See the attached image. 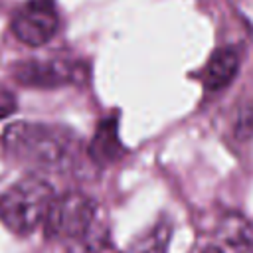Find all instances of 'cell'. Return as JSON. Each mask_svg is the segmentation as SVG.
Listing matches in <instances>:
<instances>
[{"label": "cell", "instance_id": "cell-13", "mask_svg": "<svg viewBox=\"0 0 253 253\" xmlns=\"http://www.w3.org/2000/svg\"><path fill=\"white\" fill-rule=\"evenodd\" d=\"M107 253H115V251H111V249H109V251H107Z\"/></svg>", "mask_w": 253, "mask_h": 253}, {"label": "cell", "instance_id": "cell-4", "mask_svg": "<svg viewBox=\"0 0 253 253\" xmlns=\"http://www.w3.org/2000/svg\"><path fill=\"white\" fill-rule=\"evenodd\" d=\"M10 75L24 87L53 89L83 81L87 77V67L65 59H24L12 65Z\"/></svg>", "mask_w": 253, "mask_h": 253}, {"label": "cell", "instance_id": "cell-7", "mask_svg": "<svg viewBox=\"0 0 253 253\" xmlns=\"http://www.w3.org/2000/svg\"><path fill=\"white\" fill-rule=\"evenodd\" d=\"M239 71V51L231 45L217 47L204 69L200 71V81L208 91H221L227 87Z\"/></svg>", "mask_w": 253, "mask_h": 253}, {"label": "cell", "instance_id": "cell-2", "mask_svg": "<svg viewBox=\"0 0 253 253\" xmlns=\"http://www.w3.org/2000/svg\"><path fill=\"white\" fill-rule=\"evenodd\" d=\"M55 200L51 184L38 174L14 182L0 194V221L18 235H28L43 225Z\"/></svg>", "mask_w": 253, "mask_h": 253}, {"label": "cell", "instance_id": "cell-8", "mask_svg": "<svg viewBox=\"0 0 253 253\" xmlns=\"http://www.w3.org/2000/svg\"><path fill=\"white\" fill-rule=\"evenodd\" d=\"M172 235V225L168 219L156 221L144 233L136 235L130 243L128 253H166Z\"/></svg>", "mask_w": 253, "mask_h": 253}, {"label": "cell", "instance_id": "cell-11", "mask_svg": "<svg viewBox=\"0 0 253 253\" xmlns=\"http://www.w3.org/2000/svg\"><path fill=\"white\" fill-rule=\"evenodd\" d=\"M14 111H16V97L10 91L0 89V121L14 115Z\"/></svg>", "mask_w": 253, "mask_h": 253}, {"label": "cell", "instance_id": "cell-1", "mask_svg": "<svg viewBox=\"0 0 253 253\" xmlns=\"http://www.w3.org/2000/svg\"><path fill=\"white\" fill-rule=\"evenodd\" d=\"M4 150L18 162L43 170L61 172L71 168L77 140L69 128L47 123H14L2 134Z\"/></svg>", "mask_w": 253, "mask_h": 253}, {"label": "cell", "instance_id": "cell-9", "mask_svg": "<svg viewBox=\"0 0 253 253\" xmlns=\"http://www.w3.org/2000/svg\"><path fill=\"white\" fill-rule=\"evenodd\" d=\"M219 237L225 245H229V249H235L237 253L253 249V227L239 215H227L223 219L219 225Z\"/></svg>", "mask_w": 253, "mask_h": 253}, {"label": "cell", "instance_id": "cell-6", "mask_svg": "<svg viewBox=\"0 0 253 253\" xmlns=\"http://www.w3.org/2000/svg\"><path fill=\"white\" fill-rule=\"evenodd\" d=\"M126 148L119 136V119L117 117H105L99 121L93 138L89 140L87 154L89 158L99 166L115 164L125 156Z\"/></svg>", "mask_w": 253, "mask_h": 253}, {"label": "cell", "instance_id": "cell-5", "mask_svg": "<svg viewBox=\"0 0 253 253\" xmlns=\"http://www.w3.org/2000/svg\"><path fill=\"white\" fill-rule=\"evenodd\" d=\"M10 26L22 43L30 47L43 45L59 28V16L53 0H28L14 12Z\"/></svg>", "mask_w": 253, "mask_h": 253}, {"label": "cell", "instance_id": "cell-12", "mask_svg": "<svg viewBox=\"0 0 253 253\" xmlns=\"http://www.w3.org/2000/svg\"><path fill=\"white\" fill-rule=\"evenodd\" d=\"M200 253H223V251H221L219 247H213V245H211V247H206V249L200 251Z\"/></svg>", "mask_w": 253, "mask_h": 253}, {"label": "cell", "instance_id": "cell-3", "mask_svg": "<svg viewBox=\"0 0 253 253\" xmlns=\"http://www.w3.org/2000/svg\"><path fill=\"white\" fill-rule=\"evenodd\" d=\"M95 225L97 204L81 192H67L59 198L55 196L43 221L45 235L49 239H57L69 245L85 239Z\"/></svg>", "mask_w": 253, "mask_h": 253}, {"label": "cell", "instance_id": "cell-10", "mask_svg": "<svg viewBox=\"0 0 253 253\" xmlns=\"http://www.w3.org/2000/svg\"><path fill=\"white\" fill-rule=\"evenodd\" d=\"M233 130L239 138H249L251 136V132H253V101H247L241 107V111L235 119Z\"/></svg>", "mask_w": 253, "mask_h": 253}]
</instances>
